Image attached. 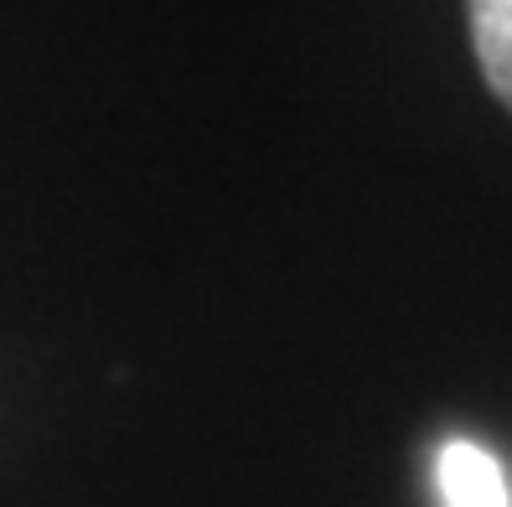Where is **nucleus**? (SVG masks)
<instances>
[{
  "label": "nucleus",
  "mask_w": 512,
  "mask_h": 507,
  "mask_svg": "<svg viewBox=\"0 0 512 507\" xmlns=\"http://www.w3.org/2000/svg\"><path fill=\"white\" fill-rule=\"evenodd\" d=\"M435 482L445 507H512L507 471L476 440H445L435 461Z\"/></svg>",
  "instance_id": "f257e3e1"
},
{
  "label": "nucleus",
  "mask_w": 512,
  "mask_h": 507,
  "mask_svg": "<svg viewBox=\"0 0 512 507\" xmlns=\"http://www.w3.org/2000/svg\"><path fill=\"white\" fill-rule=\"evenodd\" d=\"M466 6L481 73H487L492 94L512 109V0H466Z\"/></svg>",
  "instance_id": "f03ea898"
}]
</instances>
